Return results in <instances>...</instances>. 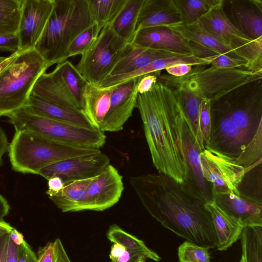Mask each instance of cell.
I'll return each instance as SVG.
<instances>
[{"mask_svg": "<svg viewBox=\"0 0 262 262\" xmlns=\"http://www.w3.org/2000/svg\"><path fill=\"white\" fill-rule=\"evenodd\" d=\"M129 183L145 209L163 227L186 241L216 248L217 236L206 204L180 183L160 173L131 177Z\"/></svg>", "mask_w": 262, "mask_h": 262, "instance_id": "cell-1", "label": "cell"}, {"mask_svg": "<svg viewBox=\"0 0 262 262\" xmlns=\"http://www.w3.org/2000/svg\"><path fill=\"white\" fill-rule=\"evenodd\" d=\"M136 107L154 166L159 173L182 184L187 168L181 134L183 112L176 95L158 81L151 91L138 94Z\"/></svg>", "mask_w": 262, "mask_h": 262, "instance_id": "cell-2", "label": "cell"}, {"mask_svg": "<svg viewBox=\"0 0 262 262\" xmlns=\"http://www.w3.org/2000/svg\"><path fill=\"white\" fill-rule=\"evenodd\" d=\"M209 145L222 153L240 155L262 127V80L244 85L210 102Z\"/></svg>", "mask_w": 262, "mask_h": 262, "instance_id": "cell-3", "label": "cell"}, {"mask_svg": "<svg viewBox=\"0 0 262 262\" xmlns=\"http://www.w3.org/2000/svg\"><path fill=\"white\" fill-rule=\"evenodd\" d=\"M94 24L87 0H54V5L34 49L51 66L68 59L74 39Z\"/></svg>", "mask_w": 262, "mask_h": 262, "instance_id": "cell-4", "label": "cell"}, {"mask_svg": "<svg viewBox=\"0 0 262 262\" xmlns=\"http://www.w3.org/2000/svg\"><path fill=\"white\" fill-rule=\"evenodd\" d=\"M100 151V149L61 144L25 130L15 131L8 150L14 171L35 174L59 161Z\"/></svg>", "mask_w": 262, "mask_h": 262, "instance_id": "cell-5", "label": "cell"}, {"mask_svg": "<svg viewBox=\"0 0 262 262\" xmlns=\"http://www.w3.org/2000/svg\"><path fill=\"white\" fill-rule=\"evenodd\" d=\"M262 79V73L245 69H223L206 65L192 66L184 76L159 75L158 81L170 89L185 88L202 99L213 101L244 85Z\"/></svg>", "mask_w": 262, "mask_h": 262, "instance_id": "cell-6", "label": "cell"}, {"mask_svg": "<svg viewBox=\"0 0 262 262\" xmlns=\"http://www.w3.org/2000/svg\"><path fill=\"white\" fill-rule=\"evenodd\" d=\"M50 67L34 49L20 52L0 74V116L24 107L36 81Z\"/></svg>", "mask_w": 262, "mask_h": 262, "instance_id": "cell-7", "label": "cell"}, {"mask_svg": "<svg viewBox=\"0 0 262 262\" xmlns=\"http://www.w3.org/2000/svg\"><path fill=\"white\" fill-rule=\"evenodd\" d=\"M15 131L30 132L69 146L100 149L105 143L104 132L33 114L23 107L10 115Z\"/></svg>", "mask_w": 262, "mask_h": 262, "instance_id": "cell-8", "label": "cell"}, {"mask_svg": "<svg viewBox=\"0 0 262 262\" xmlns=\"http://www.w3.org/2000/svg\"><path fill=\"white\" fill-rule=\"evenodd\" d=\"M198 21L237 58L246 61L248 70L262 73V40H252L235 27L225 12L224 0H220Z\"/></svg>", "mask_w": 262, "mask_h": 262, "instance_id": "cell-9", "label": "cell"}, {"mask_svg": "<svg viewBox=\"0 0 262 262\" xmlns=\"http://www.w3.org/2000/svg\"><path fill=\"white\" fill-rule=\"evenodd\" d=\"M128 43L105 26L75 66L88 83L98 86L110 74Z\"/></svg>", "mask_w": 262, "mask_h": 262, "instance_id": "cell-10", "label": "cell"}, {"mask_svg": "<svg viewBox=\"0 0 262 262\" xmlns=\"http://www.w3.org/2000/svg\"><path fill=\"white\" fill-rule=\"evenodd\" d=\"M201 165L204 176L214 195L233 192L240 195L238 188L246 173L235 159L205 148L201 152Z\"/></svg>", "mask_w": 262, "mask_h": 262, "instance_id": "cell-11", "label": "cell"}, {"mask_svg": "<svg viewBox=\"0 0 262 262\" xmlns=\"http://www.w3.org/2000/svg\"><path fill=\"white\" fill-rule=\"evenodd\" d=\"M182 147L186 164V177L182 186L205 204L213 201L210 185L206 180L201 165V152L189 124L182 114L181 123Z\"/></svg>", "mask_w": 262, "mask_h": 262, "instance_id": "cell-12", "label": "cell"}, {"mask_svg": "<svg viewBox=\"0 0 262 262\" xmlns=\"http://www.w3.org/2000/svg\"><path fill=\"white\" fill-rule=\"evenodd\" d=\"M122 178L118 170L110 164L89 185L78 211H102L113 206L124 190Z\"/></svg>", "mask_w": 262, "mask_h": 262, "instance_id": "cell-13", "label": "cell"}, {"mask_svg": "<svg viewBox=\"0 0 262 262\" xmlns=\"http://www.w3.org/2000/svg\"><path fill=\"white\" fill-rule=\"evenodd\" d=\"M54 5V0H22L17 34L21 52L34 49Z\"/></svg>", "mask_w": 262, "mask_h": 262, "instance_id": "cell-14", "label": "cell"}, {"mask_svg": "<svg viewBox=\"0 0 262 262\" xmlns=\"http://www.w3.org/2000/svg\"><path fill=\"white\" fill-rule=\"evenodd\" d=\"M110 164L108 157L100 151L59 161L42 169L38 175L47 180L53 177H58L64 184L72 181L95 177Z\"/></svg>", "mask_w": 262, "mask_h": 262, "instance_id": "cell-15", "label": "cell"}, {"mask_svg": "<svg viewBox=\"0 0 262 262\" xmlns=\"http://www.w3.org/2000/svg\"><path fill=\"white\" fill-rule=\"evenodd\" d=\"M139 79L113 87L110 107L101 126V131L115 132L123 129L137 106V88Z\"/></svg>", "mask_w": 262, "mask_h": 262, "instance_id": "cell-16", "label": "cell"}, {"mask_svg": "<svg viewBox=\"0 0 262 262\" xmlns=\"http://www.w3.org/2000/svg\"><path fill=\"white\" fill-rule=\"evenodd\" d=\"M213 201L242 227L262 226V205L233 192L214 195Z\"/></svg>", "mask_w": 262, "mask_h": 262, "instance_id": "cell-17", "label": "cell"}, {"mask_svg": "<svg viewBox=\"0 0 262 262\" xmlns=\"http://www.w3.org/2000/svg\"><path fill=\"white\" fill-rule=\"evenodd\" d=\"M130 43L147 48L194 55L190 42L166 27L140 30L136 33Z\"/></svg>", "mask_w": 262, "mask_h": 262, "instance_id": "cell-18", "label": "cell"}, {"mask_svg": "<svg viewBox=\"0 0 262 262\" xmlns=\"http://www.w3.org/2000/svg\"><path fill=\"white\" fill-rule=\"evenodd\" d=\"M230 13L235 27L253 40H262V1L230 0Z\"/></svg>", "mask_w": 262, "mask_h": 262, "instance_id": "cell-19", "label": "cell"}, {"mask_svg": "<svg viewBox=\"0 0 262 262\" xmlns=\"http://www.w3.org/2000/svg\"><path fill=\"white\" fill-rule=\"evenodd\" d=\"M182 23L176 0H144L138 15L136 33L154 27H168Z\"/></svg>", "mask_w": 262, "mask_h": 262, "instance_id": "cell-20", "label": "cell"}, {"mask_svg": "<svg viewBox=\"0 0 262 262\" xmlns=\"http://www.w3.org/2000/svg\"><path fill=\"white\" fill-rule=\"evenodd\" d=\"M189 55H192L164 50L147 48L133 43H128L110 76L129 73L158 59Z\"/></svg>", "mask_w": 262, "mask_h": 262, "instance_id": "cell-21", "label": "cell"}, {"mask_svg": "<svg viewBox=\"0 0 262 262\" xmlns=\"http://www.w3.org/2000/svg\"><path fill=\"white\" fill-rule=\"evenodd\" d=\"M31 94L50 102L82 111L55 69L39 77Z\"/></svg>", "mask_w": 262, "mask_h": 262, "instance_id": "cell-22", "label": "cell"}, {"mask_svg": "<svg viewBox=\"0 0 262 262\" xmlns=\"http://www.w3.org/2000/svg\"><path fill=\"white\" fill-rule=\"evenodd\" d=\"M23 107L33 114L43 117L95 129L81 111L50 102L32 94Z\"/></svg>", "mask_w": 262, "mask_h": 262, "instance_id": "cell-23", "label": "cell"}, {"mask_svg": "<svg viewBox=\"0 0 262 262\" xmlns=\"http://www.w3.org/2000/svg\"><path fill=\"white\" fill-rule=\"evenodd\" d=\"M166 27L176 32L189 42H193L207 50L212 55L223 54L237 58L229 48L207 31L198 21L191 24L180 23Z\"/></svg>", "mask_w": 262, "mask_h": 262, "instance_id": "cell-24", "label": "cell"}, {"mask_svg": "<svg viewBox=\"0 0 262 262\" xmlns=\"http://www.w3.org/2000/svg\"><path fill=\"white\" fill-rule=\"evenodd\" d=\"M112 91L113 88H100L89 83L84 89L82 112L95 129L100 130L108 111Z\"/></svg>", "mask_w": 262, "mask_h": 262, "instance_id": "cell-25", "label": "cell"}, {"mask_svg": "<svg viewBox=\"0 0 262 262\" xmlns=\"http://www.w3.org/2000/svg\"><path fill=\"white\" fill-rule=\"evenodd\" d=\"M210 212L216 232V249L225 251L239 239L243 228L240 224L223 211L213 201L205 204Z\"/></svg>", "mask_w": 262, "mask_h": 262, "instance_id": "cell-26", "label": "cell"}, {"mask_svg": "<svg viewBox=\"0 0 262 262\" xmlns=\"http://www.w3.org/2000/svg\"><path fill=\"white\" fill-rule=\"evenodd\" d=\"M171 89L176 95L196 143L199 149L202 151L205 149V144L199 127V119L200 105L203 99L188 90L181 86Z\"/></svg>", "mask_w": 262, "mask_h": 262, "instance_id": "cell-27", "label": "cell"}, {"mask_svg": "<svg viewBox=\"0 0 262 262\" xmlns=\"http://www.w3.org/2000/svg\"><path fill=\"white\" fill-rule=\"evenodd\" d=\"M94 178L66 183L58 193L49 198L62 212H77L86 189Z\"/></svg>", "mask_w": 262, "mask_h": 262, "instance_id": "cell-28", "label": "cell"}, {"mask_svg": "<svg viewBox=\"0 0 262 262\" xmlns=\"http://www.w3.org/2000/svg\"><path fill=\"white\" fill-rule=\"evenodd\" d=\"M144 0H127L123 8L110 27L114 33L128 43L136 34V26Z\"/></svg>", "mask_w": 262, "mask_h": 262, "instance_id": "cell-29", "label": "cell"}, {"mask_svg": "<svg viewBox=\"0 0 262 262\" xmlns=\"http://www.w3.org/2000/svg\"><path fill=\"white\" fill-rule=\"evenodd\" d=\"M106 235L111 242L121 245L127 251L142 254L147 259L155 261H159L161 259V257L149 248L143 241L126 232L116 224L110 226Z\"/></svg>", "mask_w": 262, "mask_h": 262, "instance_id": "cell-30", "label": "cell"}, {"mask_svg": "<svg viewBox=\"0 0 262 262\" xmlns=\"http://www.w3.org/2000/svg\"><path fill=\"white\" fill-rule=\"evenodd\" d=\"M126 1L87 0L92 18L100 30L113 22Z\"/></svg>", "mask_w": 262, "mask_h": 262, "instance_id": "cell-31", "label": "cell"}, {"mask_svg": "<svg viewBox=\"0 0 262 262\" xmlns=\"http://www.w3.org/2000/svg\"><path fill=\"white\" fill-rule=\"evenodd\" d=\"M239 238L244 262H262V226L243 227Z\"/></svg>", "mask_w": 262, "mask_h": 262, "instance_id": "cell-32", "label": "cell"}, {"mask_svg": "<svg viewBox=\"0 0 262 262\" xmlns=\"http://www.w3.org/2000/svg\"><path fill=\"white\" fill-rule=\"evenodd\" d=\"M65 83L82 111V96L88 83L71 62L65 60L58 63L55 68Z\"/></svg>", "mask_w": 262, "mask_h": 262, "instance_id": "cell-33", "label": "cell"}, {"mask_svg": "<svg viewBox=\"0 0 262 262\" xmlns=\"http://www.w3.org/2000/svg\"><path fill=\"white\" fill-rule=\"evenodd\" d=\"M220 0H176L182 23L191 24L208 12Z\"/></svg>", "mask_w": 262, "mask_h": 262, "instance_id": "cell-34", "label": "cell"}, {"mask_svg": "<svg viewBox=\"0 0 262 262\" xmlns=\"http://www.w3.org/2000/svg\"><path fill=\"white\" fill-rule=\"evenodd\" d=\"M235 161L238 164L244 167L246 173L261 165L262 127L259 128L253 139Z\"/></svg>", "mask_w": 262, "mask_h": 262, "instance_id": "cell-35", "label": "cell"}, {"mask_svg": "<svg viewBox=\"0 0 262 262\" xmlns=\"http://www.w3.org/2000/svg\"><path fill=\"white\" fill-rule=\"evenodd\" d=\"M209 248L185 241L178 249L180 262H211Z\"/></svg>", "mask_w": 262, "mask_h": 262, "instance_id": "cell-36", "label": "cell"}, {"mask_svg": "<svg viewBox=\"0 0 262 262\" xmlns=\"http://www.w3.org/2000/svg\"><path fill=\"white\" fill-rule=\"evenodd\" d=\"M101 30L95 23L79 34L69 46L68 58L81 55L98 36Z\"/></svg>", "mask_w": 262, "mask_h": 262, "instance_id": "cell-37", "label": "cell"}, {"mask_svg": "<svg viewBox=\"0 0 262 262\" xmlns=\"http://www.w3.org/2000/svg\"><path fill=\"white\" fill-rule=\"evenodd\" d=\"M20 8L16 10L0 9V34L16 33Z\"/></svg>", "mask_w": 262, "mask_h": 262, "instance_id": "cell-38", "label": "cell"}, {"mask_svg": "<svg viewBox=\"0 0 262 262\" xmlns=\"http://www.w3.org/2000/svg\"><path fill=\"white\" fill-rule=\"evenodd\" d=\"M211 64L219 68L233 69L244 68L248 70V63L244 59L232 57L226 54L213 55L204 57Z\"/></svg>", "mask_w": 262, "mask_h": 262, "instance_id": "cell-39", "label": "cell"}, {"mask_svg": "<svg viewBox=\"0 0 262 262\" xmlns=\"http://www.w3.org/2000/svg\"><path fill=\"white\" fill-rule=\"evenodd\" d=\"M199 122L205 148L209 140L211 130L210 101L207 99L201 101Z\"/></svg>", "mask_w": 262, "mask_h": 262, "instance_id": "cell-40", "label": "cell"}, {"mask_svg": "<svg viewBox=\"0 0 262 262\" xmlns=\"http://www.w3.org/2000/svg\"><path fill=\"white\" fill-rule=\"evenodd\" d=\"M19 38L16 33L0 34V52L12 53L19 49Z\"/></svg>", "mask_w": 262, "mask_h": 262, "instance_id": "cell-41", "label": "cell"}, {"mask_svg": "<svg viewBox=\"0 0 262 262\" xmlns=\"http://www.w3.org/2000/svg\"><path fill=\"white\" fill-rule=\"evenodd\" d=\"M160 74V72H157L140 77L137 88L138 93L142 94L151 91L158 82V76Z\"/></svg>", "mask_w": 262, "mask_h": 262, "instance_id": "cell-42", "label": "cell"}, {"mask_svg": "<svg viewBox=\"0 0 262 262\" xmlns=\"http://www.w3.org/2000/svg\"><path fill=\"white\" fill-rule=\"evenodd\" d=\"M37 262H55V249L54 242H50L39 248L37 252Z\"/></svg>", "mask_w": 262, "mask_h": 262, "instance_id": "cell-43", "label": "cell"}, {"mask_svg": "<svg viewBox=\"0 0 262 262\" xmlns=\"http://www.w3.org/2000/svg\"><path fill=\"white\" fill-rule=\"evenodd\" d=\"M17 262H37L36 254L25 240L19 246Z\"/></svg>", "mask_w": 262, "mask_h": 262, "instance_id": "cell-44", "label": "cell"}, {"mask_svg": "<svg viewBox=\"0 0 262 262\" xmlns=\"http://www.w3.org/2000/svg\"><path fill=\"white\" fill-rule=\"evenodd\" d=\"M189 64L178 63L170 66L165 69L168 74L174 77H181L189 73L192 68Z\"/></svg>", "mask_w": 262, "mask_h": 262, "instance_id": "cell-45", "label": "cell"}, {"mask_svg": "<svg viewBox=\"0 0 262 262\" xmlns=\"http://www.w3.org/2000/svg\"><path fill=\"white\" fill-rule=\"evenodd\" d=\"M147 258L144 255L125 250L116 260L111 262H146Z\"/></svg>", "mask_w": 262, "mask_h": 262, "instance_id": "cell-46", "label": "cell"}, {"mask_svg": "<svg viewBox=\"0 0 262 262\" xmlns=\"http://www.w3.org/2000/svg\"><path fill=\"white\" fill-rule=\"evenodd\" d=\"M48 181V189L46 193L49 196L58 193L62 189L64 184L63 181L58 177H53Z\"/></svg>", "mask_w": 262, "mask_h": 262, "instance_id": "cell-47", "label": "cell"}, {"mask_svg": "<svg viewBox=\"0 0 262 262\" xmlns=\"http://www.w3.org/2000/svg\"><path fill=\"white\" fill-rule=\"evenodd\" d=\"M55 249V262H72L61 240L57 238L54 241Z\"/></svg>", "mask_w": 262, "mask_h": 262, "instance_id": "cell-48", "label": "cell"}, {"mask_svg": "<svg viewBox=\"0 0 262 262\" xmlns=\"http://www.w3.org/2000/svg\"><path fill=\"white\" fill-rule=\"evenodd\" d=\"M10 240V233L0 237V262H6Z\"/></svg>", "mask_w": 262, "mask_h": 262, "instance_id": "cell-49", "label": "cell"}, {"mask_svg": "<svg viewBox=\"0 0 262 262\" xmlns=\"http://www.w3.org/2000/svg\"><path fill=\"white\" fill-rule=\"evenodd\" d=\"M18 247L10 238L6 262H17Z\"/></svg>", "mask_w": 262, "mask_h": 262, "instance_id": "cell-50", "label": "cell"}, {"mask_svg": "<svg viewBox=\"0 0 262 262\" xmlns=\"http://www.w3.org/2000/svg\"><path fill=\"white\" fill-rule=\"evenodd\" d=\"M10 143L3 129L0 127V165L2 163L3 156L9 150Z\"/></svg>", "mask_w": 262, "mask_h": 262, "instance_id": "cell-51", "label": "cell"}, {"mask_svg": "<svg viewBox=\"0 0 262 262\" xmlns=\"http://www.w3.org/2000/svg\"><path fill=\"white\" fill-rule=\"evenodd\" d=\"M126 250L125 247L118 243H114L111 247L109 257L111 261H115Z\"/></svg>", "mask_w": 262, "mask_h": 262, "instance_id": "cell-52", "label": "cell"}, {"mask_svg": "<svg viewBox=\"0 0 262 262\" xmlns=\"http://www.w3.org/2000/svg\"><path fill=\"white\" fill-rule=\"evenodd\" d=\"M22 0H0V9L16 10L20 8Z\"/></svg>", "mask_w": 262, "mask_h": 262, "instance_id": "cell-53", "label": "cell"}, {"mask_svg": "<svg viewBox=\"0 0 262 262\" xmlns=\"http://www.w3.org/2000/svg\"><path fill=\"white\" fill-rule=\"evenodd\" d=\"M10 208L7 201L0 194V220H3L9 213Z\"/></svg>", "mask_w": 262, "mask_h": 262, "instance_id": "cell-54", "label": "cell"}, {"mask_svg": "<svg viewBox=\"0 0 262 262\" xmlns=\"http://www.w3.org/2000/svg\"><path fill=\"white\" fill-rule=\"evenodd\" d=\"M19 53L20 52L17 51L12 53L0 63V74L13 61Z\"/></svg>", "mask_w": 262, "mask_h": 262, "instance_id": "cell-55", "label": "cell"}, {"mask_svg": "<svg viewBox=\"0 0 262 262\" xmlns=\"http://www.w3.org/2000/svg\"><path fill=\"white\" fill-rule=\"evenodd\" d=\"M10 239L16 245L19 246L25 240L21 233L13 228L10 233Z\"/></svg>", "mask_w": 262, "mask_h": 262, "instance_id": "cell-56", "label": "cell"}, {"mask_svg": "<svg viewBox=\"0 0 262 262\" xmlns=\"http://www.w3.org/2000/svg\"><path fill=\"white\" fill-rule=\"evenodd\" d=\"M14 228L3 220H0V237L5 234L10 233Z\"/></svg>", "mask_w": 262, "mask_h": 262, "instance_id": "cell-57", "label": "cell"}, {"mask_svg": "<svg viewBox=\"0 0 262 262\" xmlns=\"http://www.w3.org/2000/svg\"><path fill=\"white\" fill-rule=\"evenodd\" d=\"M6 57L0 56V63L2 62L6 58Z\"/></svg>", "mask_w": 262, "mask_h": 262, "instance_id": "cell-58", "label": "cell"}, {"mask_svg": "<svg viewBox=\"0 0 262 262\" xmlns=\"http://www.w3.org/2000/svg\"><path fill=\"white\" fill-rule=\"evenodd\" d=\"M238 262H244V259L242 256L241 257V258Z\"/></svg>", "mask_w": 262, "mask_h": 262, "instance_id": "cell-59", "label": "cell"}]
</instances>
